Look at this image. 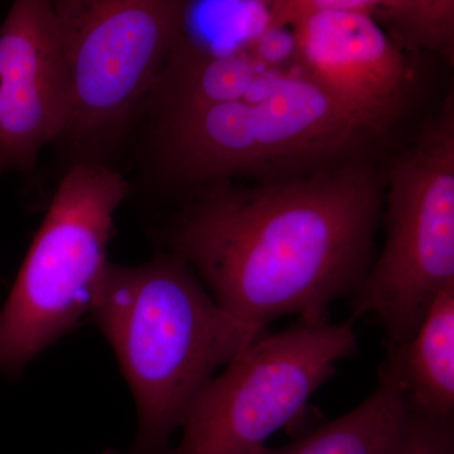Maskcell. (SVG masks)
Wrapping results in <instances>:
<instances>
[{"label": "cell", "instance_id": "9c48e42d", "mask_svg": "<svg viewBox=\"0 0 454 454\" xmlns=\"http://www.w3.org/2000/svg\"><path fill=\"white\" fill-rule=\"evenodd\" d=\"M67 76L52 2L17 0L0 26V176L64 136Z\"/></svg>", "mask_w": 454, "mask_h": 454}, {"label": "cell", "instance_id": "8fae6325", "mask_svg": "<svg viewBox=\"0 0 454 454\" xmlns=\"http://www.w3.org/2000/svg\"><path fill=\"white\" fill-rule=\"evenodd\" d=\"M277 71L249 52L210 57L173 46L153 91L162 115L241 100Z\"/></svg>", "mask_w": 454, "mask_h": 454}, {"label": "cell", "instance_id": "7c38bea8", "mask_svg": "<svg viewBox=\"0 0 454 454\" xmlns=\"http://www.w3.org/2000/svg\"><path fill=\"white\" fill-rule=\"evenodd\" d=\"M402 387L393 367L384 361L379 384L356 408L313 432L262 454H385L406 418Z\"/></svg>", "mask_w": 454, "mask_h": 454}, {"label": "cell", "instance_id": "9a60e30c", "mask_svg": "<svg viewBox=\"0 0 454 454\" xmlns=\"http://www.w3.org/2000/svg\"><path fill=\"white\" fill-rule=\"evenodd\" d=\"M385 454H454V422H441L408 411Z\"/></svg>", "mask_w": 454, "mask_h": 454}, {"label": "cell", "instance_id": "30bf717a", "mask_svg": "<svg viewBox=\"0 0 454 454\" xmlns=\"http://www.w3.org/2000/svg\"><path fill=\"white\" fill-rule=\"evenodd\" d=\"M411 413L454 422V284L439 293L413 339L387 348Z\"/></svg>", "mask_w": 454, "mask_h": 454}, {"label": "cell", "instance_id": "3957f363", "mask_svg": "<svg viewBox=\"0 0 454 454\" xmlns=\"http://www.w3.org/2000/svg\"><path fill=\"white\" fill-rule=\"evenodd\" d=\"M160 116V162L168 177L187 184L300 177L367 160V148L380 138L300 65L270 74L241 100Z\"/></svg>", "mask_w": 454, "mask_h": 454}, {"label": "cell", "instance_id": "7a4b0ae2", "mask_svg": "<svg viewBox=\"0 0 454 454\" xmlns=\"http://www.w3.org/2000/svg\"><path fill=\"white\" fill-rule=\"evenodd\" d=\"M91 315L138 408L127 454H169L170 437L217 370L267 334L226 315L175 253L140 267L109 262Z\"/></svg>", "mask_w": 454, "mask_h": 454}, {"label": "cell", "instance_id": "8992f818", "mask_svg": "<svg viewBox=\"0 0 454 454\" xmlns=\"http://www.w3.org/2000/svg\"><path fill=\"white\" fill-rule=\"evenodd\" d=\"M356 352L352 321H300L264 334L206 385L169 454H262Z\"/></svg>", "mask_w": 454, "mask_h": 454}, {"label": "cell", "instance_id": "4fadbf2b", "mask_svg": "<svg viewBox=\"0 0 454 454\" xmlns=\"http://www.w3.org/2000/svg\"><path fill=\"white\" fill-rule=\"evenodd\" d=\"M270 28V0L184 2L173 46L210 57L249 52Z\"/></svg>", "mask_w": 454, "mask_h": 454}, {"label": "cell", "instance_id": "5b68a950", "mask_svg": "<svg viewBox=\"0 0 454 454\" xmlns=\"http://www.w3.org/2000/svg\"><path fill=\"white\" fill-rule=\"evenodd\" d=\"M387 236L352 297V319L372 316L385 348L413 339L439 293L454 284V107L424 125L387 173Z\"/></svg>", "mask_w": 454, "mask_h": 454}, {"label": "cell", "instance_id": "277c9868", "mask_svg": "<svg viewBox=\"0 0 454 454\" xmlns=\"http://www.w3.org/2000/svg\"><path fill=\"white\" fill-rule=\"evenodd\" d=\"M128 190L121 173L94 163L62 179L0 310V367L9 375L91 313L109 265L114 215Z\"/></svg>", "mask_w": 454, "mask_h": 454}, {"label": "cell", "instance_id": "5bb4252c", "mask_svg": "<svg viewBox=\"0 0 454 454\" xmlns=\"http://www.w3.org/2000/svg\"><path fill=\"white\" fill-rule=\"evenodd\" d=\"M372 17L403 53H438L453 64V0H376Z\"/></svg>", "mask_w": 454, "mask_h": 454}, {"label": "cell", "instance_id": "6da1fadb", "mask_svg": "<svg viewBox=\"0 0 454 454\" xmlns=\"http://www.w3.org/2000/svg\"><path fill=\"white\" fill-rule=\"evenodd\" d=\"M382 187L367 160L247 188L219 182L178 220L173 253L256 333L283 316L328 321L372 268Z\"/></svg>", "mask_w": 454, "mask_h": 454}, {"label": "cell", "instance_id": "ba28073f", "mask_svg": "<svg viewBox=\"0 0 454 454\" xmlns=\"http://www.w3.org/2000/svg\"><path fill=\"white\" fill-rule=\"evenodd\" d=\"M376 0H295L298 65L361 127L381 137L406 112L413 71L373 20Z\"/></svg>", "mask_w": 454, "mask_h": 454}, {"label": "cell", "instance_id": "52a82bcc", "mask_svg": "<svg viewBox=\"0 0 454 454\" xmlns=\"http://www.w3.org/2000/svg\"><path fill=\"white\" fill-rule=\"evenodd\" d=\"M182 3L52 2L70 100L65 134L103 136L153 91L177 37Z\"/></svg>", "mask_w": 454, "mask_h": 454}]
</instances>
